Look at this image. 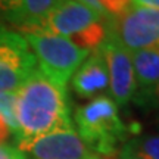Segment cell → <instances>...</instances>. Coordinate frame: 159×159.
I'll return each instance as SVG.
<instances>
[{
  "label": "cell",
  "instance_id": "obj_18",
  "mask_svg": "<svg viewBox=\"0 0 159 159\" xmlns=\"http://www.w3.org/2000/svg\"><path fill=\"white\" fill-rule=\"evenodd\" d=\"M12 134H13V131H12L11 125L7 124V121L0 115V144H5Z\"/></svg>",
  "mask_w": 159,
  "mask_h": 159
},
{
  "label": "cell",
  "instance_id": "obj_20",
  "mask_svg": "<svg viewBox=\"0 0 159 159\" xmlns=\"http://www.w3.org/2000/svg\"><path fill=\"white\" fill-rule=\"evenodd\" d=\"M78 2L84 3V5H87L89 7H91V9H94V11L99 12L100 15H105V16H108V15H106V13L102 11V7H100V5H99V0H78Z\"/></svg>",
  "mask_w": 159,
  "mask_h": 159
},
{
  "label": "cell",
  "instance_id": "obj_4",
  "mask_svg": "<svg viewBox=\"0 0 159 159\" xmlns=\"http://www.w3.org/2000/svg\"><path fill=\"white\" fill-rule=\"evenodd\" d=\"M105 24L128 52L159 47V11L133 5L119 16H106Z\"/></svg>",
  "mask_w": 159,
  "mask_h": 159
},
{
  "label": "cell",
  "instance_id": "obj_6",
  "mask_svg": "<svg viewBox=\"0 0 159 159\" xmlns=\"http://www.w3.org/2000/svg\"><path fill=\"white\" fill-rule=\"evenodd\" d=\"M106 40L100 46L109 77V93L116 106H125L134 99L137 91L134 69L131 63V52L119 43L106 27Z\"/></svg>",
  "mask_w": 159,
  "mask_h": 159
},
{
  "label": "cell",
  "instance_id": "obj_9",
  "mask_svg": "<svg viewBox=\"0 0 159 159\" xmlns=\"http://www.w3.org/2000/svg\"><path fill=\"white\" fill-rule=\"evenodd\" d=\"M62 0H0V16L24 31L40 25Z\"/></svg>",
  "mask_w": 159,
  "mask_h": 159
},
{
  "label": "cell",
  "instance_id": "obj_14",
  "mask_svg": "<svg viewBox=\"0 0 159 159\" xmlns=\"http://www.w3.org/2000/svg\"><path fill=\"white\" fill-rule=\"evenodd\" d=\"M0 115L7 121L12 131L15 134L16 122H15V93H3L0 94Z\"/></svg>",
  "mask_w": 159,
  "mask_h": 159
},
{
  "label": "cell",
  "instance_id": "obj_1",
  "mask_svg": "<svg viewBox=\"0 0 159 159\" xmlns=\"http://www.w3.org/2000/svg\"><path fill=\"white\" fill-rule=\"evenodd\" d=\"M15 122L16 146L52 133L74 130L66 87L37 68L15 93Z\"/></svg>",
  "mask_w": 159,
  "mask_h": 159
},
{
  "label": "cell",
  "instance_id": "obj_8",
  "mask_svg": "<svg viewBox=\"0 0 159 159\" xmlns=\"http://www.w3.org/2000/svg\"><path fill=\"white\" fill-rule=\"evenodd\" d=\"M18 148L33 159H89L91 155L75 128L39 137Z\"/></svg>",
  "mask_w": 159,
  "mask_h": 159
},
{
  "label": "cell",
  "instance_id": "obj_19",
  "mask_svg": "<svg viewBox=\"0 0 159 159\" xmlns=\"http://www.w3.org/2000/svg\"><path fill=\"white\" fill-rule=\"evenodd\" d=\"M133 5L159 11V0H133Z\"/></svg>",
  "mask_w": 159,
  "mask_h": 159
},
{
  "label": "cell",
  "instance_id": "obj_3",
  "mask_svg": "<svg viewBox=\"0 0 159 159\" xmlns=\"http://www.w3.org/2000/svg\"><path fill=\"white\" fill-rule=\"evenodd\" d=\"M30 49L37 61V66L43 74L56 84L66 87L74 72L90 55L66 37L46 31H24Z\"/></svg>",
  "mask_w": 159,
  "mask_h": 159
},
{
  "label": "cell",
  "instance_id": "obj_12",
  "mask_svg": "<svg viewBox=\"0 0 159 159\" xmlns=\"http://www.w3.org/2000/svg\"><path fill=\"white\" fill-rule=\"evenodd\" d=\"M119 159H159V134L137 136L119 148Z\"/></svg>",
  "mask_w": 159,
  "mask_h": 159
},
{
  "label": "cell",
  "instance_id": "obj_15",
  "mask_svg": "<svg viewBox=\"0 0 159 159\" xmlns=\"http://www.w3.org/2000/svg\"><path fill=\"white\" fill-rule=\"evenodd\" d=\"M99 5L108 16H119L133 6V0H99Z\"/></svg>",
  "mask_w": 159,
  "mask_h": 159
},
{
  "label": "cell",
  "instance_id": "obj_7",
  "mask_svg": "<svg viewBox=\"0 0 159 159\" xmlns=\"http://www.w3.org/2000/svg\"><path fill=\"white\" fill-rule=\"evenodd\" d=\"M105 18V15H100L78 0H62L34 30L69 39L91 24L103 21Z\"/></svg>",
  "mask_w": 159,
  "mask_h": 159
},
{
  "label": "cell",
  "instance_id": "obj_17",
  "mask_svg": "<svg viewBox=\"0 0 159 159\" xmlns=\"http://www.w3.org/2000/svg\"><path fill=\"white\" fill-rule=\"evenodd\" d=\"M0 159H27V155L18 146L5 143V144H0Z\"/></svg>",
  "mask_w": 159,
  "mask_h": 159
},
{
  "label": "cell",
  "instance_id": "obj_10",
  "mask_svg": "<svg viewBox=\"0 0 159 159\" xmlns=\"http://www.w3.org/2000/svg\"><path fill=\"white\" fill-rule=\"evenodd\" d=\"M72 75V89L81 99H94L109 89L106 62L100 47L89 55Z\"/></svg>",
  "mask_w": 159,
  "mask_h": 159
},
{
  "label": "cell",
  "instance_id": "obj_21",
  "mask_svg": "<svg viewBox=\"0 0 159 159\" xmlns=\"http://www.w3.org/2000/svg\"><path fill=\"white\" fill-rule=\"evenodd\" d=\"M89 159H103V158H100V156H97V155H94V153H91L90 156H89Z\"/></svg>",
  "mask_w": 159,
  "mask_h": 159
},
{
  "label": "cell",
  "instance_id": "obj_11",
  "mask_svg": "<svg viewBox=\"0 0 159 159\" xmlns=\"http://www.w3.org/2000/svg\"><path fill=\"white\" fill-rule=\"evenodd\" d=\"M131 63L137 84L134 96H144L159 81V47L131 52Z\"/></svg>",
  "mask_w": 159,
  "mask_h": 159
},
{
  "label": "cell",
  "instance_id": "obj_5",
  "mask_svg": "<svg viewBox=\"0 0 159 159\" xmlns=\"http://www.w3.org/2000/svg\"><path fill=\"white\" fill-rule=\"evenodd\" d=\"M37 68L35 56L24 35L0 27V94L16 93Z\"/></svg>",
  "mask_w": 159,
  "mask_h": 159
},
{
  "label": "cell",
  "instance_id": "obj_13",
  "mask_svg": "<svg viewBox=\"0 0 159 159\" xmlns=\"http://www.w3.org/2000/svg\"><path fill=\"white\" fill-rule=\"evenodd\" d=\"M106 19V18H105ZM105 19L100 22H94L89 25L87 28L83 31H80L72 37H69V40L74 43L75 46H78L84 50H96L103 44V41L106 40V24Z\"/></svg>",
  "mask_w": 159,
  "mask_h": 159
},
{
  "label": "cell",
  "instance_id": "obj_2",
  "mask_svg": "<svg viewBox=\"0 0 159 159\" xmlns=\"http://www.w3.org/2000/svg\"><path fill=\"white\" fill-rule=\"evenodd\" d=\"M77 133L91 153L100 158L115 156L127 142L128 128L119 116L111 96H97L75 112Z\"/></svg>",
  "mask_w": 159,
  "mask_h": 159
},
{
  "label": "cell",
  "instance_id": "obj_16",
  "mask_svg": "<svg viewBox=\"0 0 159 159\" xmlns=\"http://www.w3.org/2000/svg\"><path fill=\"white\" fill-rule=\"evenodd\" d=\"M137 100V103L140 106H144V108H159V81L156 83L152 90L149 91L148 94L144 96H140V97H134Z\"/></svg>",
  "mask_w": 159,
  "mask_h": 159
}]
</instances>
